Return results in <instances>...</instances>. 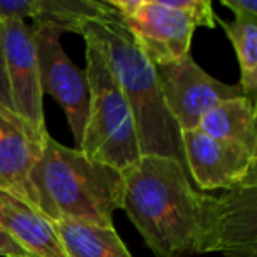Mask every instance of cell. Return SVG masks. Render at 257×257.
<instances>
[{
  "mask_svg": "<svg viewBox=\"0 0 257 257\" xmlns=\"http://www.w3.org/2000/svg\"><path fill=\"white\" fill-rule=\"evenodd\" d=\"M123 183L121 210L155 255L210 252L217 197L197 190L180 162L143 155L123 173Z\"/></svg>",
  "mask_w": 257,
  "mask_h": 257,
  "instance_id": "cell-1",
  "label": "cell"
},
{
  "mask_svg": "<svg viewBox=\"0 0 257 257\" xmlns=\"http://www.w3.org/2000/svg\"><path fill=\"white\" fill-rule=\"evenodd\" d=\"M34 203L51 222L74 220L113 227L123 204V173L97 162L78 148L46 138L30 173Z\"/></svg>",
  "mask_w": 257,
  "mask_h": 257,
  "instance_id": "cell-2",
  "label": "cell"
},
{
  "mask_svg": "<svg viewBox=\"0 0 257 257\" xmlns=\"http://www.w3.org/2000/svg\"><path fill=\"white\" fill-rule=\"evenodd\" d=\"M104 53L136 123L141 155L169 157L185 168L182 131L164 100L157 69L140 50L116 13L92 20L83 29ZM187 169V168H185Z\"/></svg>",
  "mask_w": 257,
  "mask_h": 257,
  "instance_id": "cell-3",
  "label": "cell"
},
{
  "mask_svg": "<svg viewBox=\"0 0 257 257\" xmlns=\"http://www.w3.org/2000/svg\"><path fill=\"white\" fill-rule=\"evenodd\" d=\"M85 43L88 116L78 150L93 161L125 173L143 157L133 111L100 48L88 37H85Z\"/></svg>",
  "mask_w": 257,
  "mask_h": 257,
  "instance_id": "cell-4",
  "label": "cell"
},
{
  "mask_svg": "<svg viewBox=\"0 0 257 257\" xmlns=\"http://www.w3.org/2000/svg\"><path fill=\"white\" fill-rule=\"evenodd\" d=\"M140 50L154 65L190 55L194 22L168 0H107Z\"/></svg>",
  "mask_w": 257,
  "mask_h": 257,
  "instance_id": "cell-5",
  "label": "cell"
},
{
  "mask_svg": "<svg viewBox=\"0 0 257 257\" xmlns=\"http://www.w3.org/2000/svg\"><path fill=\"white\" fill-rule=\"evenodd\" d=\"M0 41L11 100L23 127L39 145L50 136L44 121L43 88L32 27L25 20H0Z\"/></svg>",
  "mask_w": 257,
  "mask_h": 257,
  "instance_id": "cell-6",
  "label": "cell"
},
{
  "mask_svg": "<svg viewBox=\"0 0 257 257\" xmlns=\"http://www.w3.org/2000/svg\"><path fill=\"white\" fill-rule=\"evenodd\" d=\"M32 34L43 93L51 95L62 106L79 147L88 116V83L85 71L67 57L60 44L62 34L57 29L34 22Z\"/></svg>",
  "mask_w": 257,
  "mask_h": 257,
  "instance_id": "cell-7",
  "label": "cell"
},
{
  "mask_svg": "<svg viewBox=\"0 0 257 257\" xmlns=\"http://www.w3.org/2000/svg\"><path fill=\"white\" fill-rule=\"evenodd\" d=\"M155 69L164 100L182 133L197 128L201 118L224 100L243 95L238 85H227L208 74L192 55Z\"/></svg>",
  "mask_w": 257,
  "mask_h": 257,
  "instance_id": "cell-8",
  "label": "cell"
},
{
  "mask_svg": "<svg viewBox=\"0 0 257 257\" xmlns=\"http://www.w3.org/2000/svg\"><path fill=\"white\" fill-rule=\"evenodd\" d=\"M185 168L199 190H231L257 178V155L238 145L218 141L199 131H183Z\"/></svg>",
  "mask_w": 257,
  "mask_h": 257,
  "instance_id": "cell-9",
  "label": "cell"
},
{
  "mask_svg": "<svg viewBox=\"0 0 257 257\" xmlns=\"http://www.w3.org/2000/svg\"><path fill=\"white\" fill-rule=\"evenodd\" d=\"M210 252L257 257V178L217 197Z\"/></svg>",
  "mask_w": 257,
  "mask_h": 257,
  "instance_id": "cell-10",
  "label": "cell"
},
{
  "mask_svg": "<svg viewBox=\"0 0 257 257\" xmlns=\"http://www.w3.org/2000/svg\"><path fill=\"white\" fill-rule=\"evenodd\" d=\"M41 150L43 145L37 143L22 123L0 113V190L34 208L30 173L39 161Z\"/></svg>",
  "mask_w": 257,
  "mask_h": 257,
  "instance_id": "cell-11",
  "label": "cell"
},
{
  "mask_svg": "<svg viewBox=\"0 0 257 257\" xmlns=\"http://www.w3.org/2000/svg\"><path fill=\"white\" fill-rule=\"evenodd\" d=\"M111 13V6L99 0H0V20L32 18L60 34L81 36L86 23Z\"/></svg>",
  "mask_w": 257,
  "mask_h": 257,
  "instance_id": "cell-12",
  "label": "cell"
},
{
  "mask_svg": "<svg viewBox=\"0 0 257 257\" xmlns=\"http://www.w3.org/2000/svg\"><path fill=\"white\" fill-rule=\"evenodd\" d=\"M0 225L29 257H67L53 222L25 201L2 190Z\"/></svg>",
  "mask_w": 257,
  "mask_h": 257,
  "instance_id": "cell-13",
  "label": "cell"
},
{
  "mask_svg": "<svg viewBox=\"0 0 257 257\" xmlns=\"http://www.w3.org/2000/svg\"><path fill=\"white\" fill-rule=\"evenodd\" d=\"M197 128L213 140L238 145L257 155L255 102L248 97H234L215 106L201 118Z\"/></svg>",
  "mask_w": 257,
  "mask_h": 257,
  "instance_id": "cell-14",
  "label": "cell"
},
{
  "mask_svg": "<svg viewBox=\"0 0 257 257\" xmlns=\"http://www.w3.org/2000/svg\"><path fill=\"white\" fill-rule=\"evenodd\" d=\"M67 257H133L114 227L86 222H53Z\"/></svg>",
  "mask_w": 257,
  "mask_h": 257,
  "instance_id": "cell-15",
  "label": "cell"
},
{
  "mask_svg": "<svg viewBox=\"0 0 257 257\" xmlns=\"http://www.w3.org/2000/svg\"><path fill=\"white\" fill-rule=\"evenodd\" d=\"M215 23L224 29L227 39L234 48L239 64V83L243 95L255 102L257 95V20L234 18L225 22L215 16Z\"/></svg>",
  "mask_w": 257,
  "mask_h": 257,
  "instance_id": "cell-16",
  "label": "cell"
},
{
  "mask_svg": "<svg viewBox=\"0 0 257 257\" xmlns=\"http://www.w3.org/2000/svg\"><path fill=\"white\" fill-rule=\"evenodd\" d=\"M169 6L183 15H187L194 22L196 27L213 29L215 27V11L211 8L210 0H168Z\"/></svg>",
  "mask_w": 257,
  "mask_h": 257,
  "instance_id": "cell-17",
  "label": "cell"
},
{
  "mask_svg": "<svg viewBox=\"0 0 257 257\" xmlns=\"http://www.w3.org/2000/svg\"><path fill=\"white\" fill-rule=\"evenodd\" d=\"M0 113L4 116L11 118V120L22 123L15 111L11 100V92H9V83H8V71H6V60H4V48H2V41H0ZM23 125V123H22Z\"/></svg>",
  "mask_w": 257,
  "mask_h": 257,
  "instance_id": "cell-18",
  "label": "cell"
},
{
  "mask_svg": "<svg viewBox=\"0 0 257 257\" xmlns=\"http://www.w3.org/2000/svg\"><path fill=\"white\" fill-rule=\"evenodd\" d=\"M222 6L231 9L234 18L257 20V0H222Z\"/></svg>",
  "mask_w": 257,
  "mask_h": 257,
  "instance_id": "cell-19",
  "label": "cell"
},
{
  "mask_svg": "<svg viewBox=\"0 0 257 257\" xmlns=\"http://www.w3.org/2000/svg\"><path fill=\"white\" fill-rule=\"evenodd\" d=\"M0 255L2 257H29L27 252L4 231L0 225Z\"/></svg>",
  "mask_w": 257,
  "mask_h": 257,
  "instance_id": "cell-20",
  "label": "cell"
}]
</instances>
